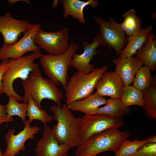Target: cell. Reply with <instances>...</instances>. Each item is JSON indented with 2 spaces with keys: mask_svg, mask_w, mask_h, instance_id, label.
<instances>
[{
  "mask_svg": "<svg viewBox=\"0 0 156 156\" xmlns=\"http://www.w3.org/2000/svg\"><path fill=\"white\" fill-rule=\"evenodd\" d=\"M50 109L57 122L52 129L59 143L70 149L81 145L79 133L80 117H75L65 104L51 105Z\"/></svg>",
  "mask_w": 156,
  "mask_h": 156,
  "instance_id": "cell-1",
  "label": "cell"
},
{
  "mask_svg": "<svg viewBox=\"0 0 156 156\" xmlns=\"http://www.w3.org/2000/svg\"><path fill=\"white\" fill-rule=\"evenodd\" d=\"M21 83L24 90L23 103H28L30 96L40 109L42 101L45 99L53 101L57 105H61L63 98L62 92L51 79L42 77L39 68L31 73L29 78Z\"/></svg>",
  "mask_w": 156,
  "mask_h": 156,
  "instance_id": "cell-2",
  "label": "cell"
},
{
  "mask_svg": "<svg viewBox=\"0 0 156 156\" xmlns=\"http://www.w3.org/2000/svg\"><path fill=\"white\" fill-rule=\"evenodd\" d=\"M131 134L128 131H121L116 128L107 129L89 138L81 145L77 147L75 155L77 156H96L101 153L107 151L115 153Z\"/></svg>",
  "mask_w": 156,
  "mask_h": 156,
  "instance_id": "cell-3",
  "label": "cell"
},
{
  "mask_svg": "<svg viewBox=\"0 0 156 156\" xmlns=\"http://www.w3.org/2000/svg\"><path fill=\"white\" fill-rule=\"evenodd\" d=\"M43 54L41 51L32 52L15 60L10 59L8 67L2 79L3 90L8 96L15 99L18 101H23V97L14 90L13 83L16 79L22 81L27 79L31 73L39 68L34 61Z\"/></svg>",
  "mask_w": 156,
  "mask_h": 156,
  "instance_id": "cell-4",
  "label": "cell"
},
{
  "mask_svg": "<svg viewBox=\"0 0 156 156\" xmlns=\"http://www.w3.org/2000/svg\"><path fill=\"white\" fill-rule=\"evenodd\" d=\"M78 45L72 41L65 52L57 55L43 54L40 57L41 65L48 78L65 90L69 80L68 70L73 55L78 50Z\"/></svg>",
  "mask_w": 156,
  "mask_h": 156,
  "instance_id": "cell-5",
  "label": "cell"
},
{
  "mask_svg": "<svg viewBox=\"0 0 156 156\" xmlns=\"http://www.w3.org/2000/svg\"><path fill=\"white\" fill-rule=\"evenodd\" d=\"M107 69L106 66L103 65L88 74L78 71L74 74L68 80L65 90L66 105L92 94L97 82Z\"/></svg>",
  "mask_w": 156,
  "mask_h": 156,
  "instance_id": "cell-6",
  "label": "cell"
},
{
  "mask_svg": "<svg viewBox=\"0 0 156 156\" xmlns=\"http://www.w3.org/2000/svg\"><path fill=\"white\" fill-rule=\"evenodd\" d=\"M124 125L122 118L107 115H84L80 117L79 133L82 144L94 134L110 128L118 129Z\"/></svg>",
  "mask_w": 156,
  "mask_h": 156,
  "instance_id": "cell-7",
  "label": "cell"
},
{
  "mask_svg": "<svg viewBox=\"0 0 156 156\" xmlns=\"http://www.w3.org/2000/svg\"><path fill=\"white\" fill-rule=\"evenodd\" d=\"M69 29L65 27L55 31H46L40 27L36 32L34 43L40 49L45 50L49 54H62L68 49Z\"/></svg>",
  "mask_w": 156,
  "mask_h": 156,
  "instance_id": "cell-8",
  "label": "cell"
},
{
  "mask_svg": "<svg viewBox=\"0 0 156 156\" xmlns=\"http://www.w3.org/2000/svg\"><path fill=\"white\" fill-rule=\"evenodd\" d=\"M92 18L99 27V33L105 46L109 50L113 49L116 55H119L127 42L120 24L111 16L108 17V21L98 16Z\"/></svg>",
  "mask_w": 156,
  "mask_h": 156,
  "instance_id": "cell-9",
  "label": "cell"
},
{
  "mask_svg": "<svg viewBox=\"0 0 156 156\" xmlns=\"http://www.w3.org/2000/svg\"><path fill=\"white\" fill-rule=\"evenodd\" d=\"M41 27L40 24H33L19 40L10 46H2L0 48V60H15L22 57L29 52L41 51L34 42L36 34Z\"/></svg>",
  "mask_w": 156,
  "mask_h": 156,
  "instance_id": "cell-10",
  "label": "cell"
},
{
  "mask_svg": "<svg viewBox=\"0 0 156 156\" xmlns=\"http://www.w3.org/2000/svg\"><path fill=\"white\" fill-rule=\"evenodd\" d=\"M30 122L26 120L23 129L16 135H14V129H10L5 135L6 148L3 153V156H15L21 151H24L25 143L29 139L35 138V134L41 129L37 125L31 126Z\"/></svg>",
  "mask_w": 156,
  "mask_h": 156,
  "instance_id": "cell-11",
  "label": "cell"
},
{
  "mask_svg": "<svg viewBox=\"0 0 156 156\" xmlns=\"http://www.w3.org/2000/svg\"><path fill=\"white\" fill-rule=\"evenodd\" d=\"M33 25L27 20L14 18L10 11L0 16V33L3 39V46L14 44L21 34L26 32Z\"/></svg>",
  "mask_w": 156,
  "mask_h": 156,
  "instance_id": "cell-12",
  "label": "cell"
},
{
  "mask_svg": "<svg viewBox=\"0 0 156 156\" xmlns=\"http://www.w3.org/2000/svg\"><path fill=\"white\" fill-rule=\"evenodd\" d=\"M83 52L81 54L75 52L73 54L70 62V66L76 68L77 71L84 73L88 74L94 69V64H90V62L94 57L100 53L101 50L96 51L98 48L105 45L99 32L96 34V37L89 43L87 42H83L82 44Z\"/></svg>",
  "mask_w": 156,
  "mask_h": 156,
  "instance_id": "cell-13",
  "label": "cell"
},
{
  "mask_svg": "<svg viewBox=\"0 0 156 156\" xmlns=\"http://www.w3.org/2000/svg\"><path fill=\"white\" fill-rule=\"evenodd\" d=\"M70 149L59 144L52 128L44 125L42 137L38 141L35 150L36 156H68Z\"/></svg>",
  "mask_w": 156,
  "mask_h": 156,
  "instance_id": "cell-14",
  "label": "cell"
},
{
  "mask_svg": "<svg viewBox=\"0 0 156 156\" xmlns=\"http://www.w3.org/2000/svg\"><path fill=\"white\" fill-rule=\"evenodd\" d=\"M124 87L121 79L116 72H106L97 82L95 92L102 96L121 99Z\"/></svg>",
  "mask_w": 156,
  "mask_h": 156,
  "instance_id": "cell-15",
  "label": "cell"
},
{
  "mask_svg": "<svg viewBox=\"0 0 156 156\" xmlns=\"http://www.w3.org/2000/svg\"><path fill=\"white\" fill-rule=\"evenodd\" d=\"M114 71L121 79L124 86L129 85L133 81L135 76L143 66L141 61L134 55L130 57L114 59Z\"/></svg>",
  "mask_w": 156,
  "mask_h": 156,
  "instance_id": "cell-16",
  "label": "cell"
},
{
  "mask_svg": "<svg viewBox=\"0 0 156 156\" xmlns=\"http://www.w3.org/2000/svg\"><path fill=\"white\" fill-rule=\"evenodd\" d=\"M60 3L62 5L64 9L63 13L64 18L70 16L77 20L83 25L86 24V20L83 14V10L88 5L92 8L98 6L99 4L97 0H89L86 1L80 0H61Z\"/></svg>",
  "mask_w": 156,
  "mask_h": 156,
  "instance_id": "cell-17",
  "label": "cell"
},
{
  "mask_svg": "<svg viewBox=\"0 0 156 156\" xmlns=\"http://www.w3.org/2000/svg\"><path fill=\"white\" fill-rule=\"evenodd\" d=\"M107 99L96 93L81 100L74 101L67 105L69 110L83 113L85 115L97 114L99 107L105 105Z\"/></svg>",
  "mask_w": 156,
  "mask_h": 156,
  "instance_id": "cell-18",
  "label": "cell"
},
{
  "mask_svg": "<svg viewBox=\"0 0 156 156\" xmlns=\"http://www.w3.org/2000/svg\"><path fill=\"white\" fill-rule=\"evenodd\" d=\"M153 27L150 26L141 28L131 36L128 37L127 43L118 57L126 58L135 55L146 42Z\"/></svg>",
  "mask_w": 156,
  "mask_h": 156,
  "instance_id": "cell-19",
  "label": "cell"
},
{
  "mask_svg": "<svg viewBox=\"0 0 156 156\" xmlns=\"http://www.w3.org/2000/svg\"><path fill=\"white\" fill-rule=\"evenodd\" d=\"M136 57L144 66L148 67L151 71L156 69V40L152 32L149 34L148 40L143 46L136 53Z\"/></svg>",
  "mask_w": 156,
  "mask_h": 156,
  "instance_id": "cell-20",
  "label": "cell"
},
{
  "mask_svg": "<svg viewBox=\"0 0 156 156\" xmlns=\"http://www.w3.org/2000/svg\"><path fill=\"white\" fill-rule=\"evenodd\" d=\"M131 111L130 108L124 105L120 99L110 98L107 99L104 106L99 108L97 114L122 118L129 114Z\"/></svg>",
  "mask_w": 156,
  "mask_h": 156,
  "instance_id": "cell-21",
  "label": "cell"
},
{
  "mask_svg": "<svg viewBox=\"0 0 156 156\" xmlns=\"http://www.w3.org/2000/svg\"><path fill=\"white\" fill-rule=\"evenodd\" d=\"M144 105L142 107L145 113L149 118L156 120V77H153L148 88L142 91Z\"/></svg>",
  "mask_w": 156,
  "mask_h": 156,
  "instance_id": "cell-22",
  "label": "cell"
},
{
  "mask_svg": "<svg viewBox=\"0 0 156 156\" xmlns=\"http://www.w3.org/2000/svg\"><path fill=\"white\" fill-rule=\"evenodd\" d=\"M150 142H156V135L149 136L141 140L136 139L131 141L127 139L123 142L115 154L116 156H133L144 145Z\"/></svg>",
  "mask_w": 156,
  "mask_h": 156,
  "instance_id": "cell-23",
  "label": "cell"
},
{
  "mask_svg": "<svg viewBox=\"0 0 156 156\" xmlns=\"http://www.w3.org/2000/svg\"><path fill=\"white\" fill-rule=\"evenodd\" d=\"M124 21L120 24V27L128 37L136 33L141 28V19L136 15L135 9H131L122 15Z\"/></svg>",
  "mask_w": 156,
  "mask_h": 156,
  "instance_id": "cell-24",
  "label": "cell"
},
{
  "mask_svg": "<svg viewBox=\"0 0 156 156\" xmlns=\"http://www.w3.org/2000/svg\"><path fill=\"white\" fill-rule=\"evenodd\" d=\"M120 99L127 107L133 105L142 107L144 105L142 91L133 86L124 87Z\"/></svg>",
  "mask_w": 156,
  "mask_h": 156,
  "instance_id": "cell-25",
  "label": "cell"
},
{
  "mask_svg": "<svg viewBox=\"0 0 156 156\" xmlns=\"http://www.w3.org/2000/svg\"><path fill=\"white\" fill-rule=\"evenodd\" d=\"M28 104L27 116L28 117V120L30 123L33 122L34 120H38L41 121L44 125L52 121V116L48 114L45 110L40 108L30 96Z\"/></svg>",
  "mask_w": 156,
  "mask_h": 156,
  "instance_id": "cell-26",
  "label": "cell"
},
{
  "mask_svg": "<svg viewBox=\"0 0 156 156\" xmlns=\"http://www.w3.org/2000/svg\"><path fill=\"white\" fill-rule=\"evenodd\" d=\"M5 105L8 118L12 119V116H17L21 118L24 125L25 123L28 103H19L15 99L9 97L8 102Z\"/></svg>",
  "mask_w": 156,
  "mask_h": 156,
  "instance_id": "cell-27",
  "label": "cell"
},
{
  "mask_svg": "<svg viewBox=\"0 0 156 156\" xmlns=\"http://www.w3.org/2000/svg\"><path fill=\"white\" fill-rule=\"evenodd\" d=\"M150 68L147 66H143L140 68L134 77L133 86L142 91L148 88L153 77Z\"/></svg>",
  "mask_w": 156,
  "mask_h": 156,
  "instance_id": "cell-28",
  "label": "cell"
},
{
  "mask_svg": "<svg viewBox=\"0 0 156 156\" xmlns=\"http://www.w3.org/2000/svg\"><path fill=\"white\" fill-rule=\"evenodd\" d=\"M133 156H156V142L145 144Z\"/></svg>",
  "mask_w": 156,
  "mask_h": 156,
  "instance_id": "cell-29",
  "label": "cell"
},
{
  "mask_svg": "<svg viewBox=\"0 0 156 156\" xmlns=\"http://www.w3.org/2000/svg\"><path fill=\"white\" fill-rule=\"evenodd\" d=\"M9 60L2 61L0 64V96L4 93L3 90L2 79L4 73L8 67Z\"/></svg>",
  "mask_w": 156,
  "mask_h": 156,
  "instance_id": "cell-30",
  "label": "cell"
},
{
  "mask_svg": "<svg viewBox=\"0 0 156 156\" xmlns=\"http://www.w3.org/2000/svg\"><path fill=\"white\" fill-rule=\"evenodd\" d=\"M14 119L8 118L5 105L0 104V125L4 122L8 123L14 121Z\"/></svg>",
  "mask_w": 156,
  "mask_h": 156,
  "instance_id": "cell-31",
  "label": "cell"
},
{
  "mask_svg": "<svg viewBox=\"0 0 156 156\" xmlns=\"http://www.w3.org/2000/svg\"><path fill=\"white\" fill-rule=\"evenodd\" d=\"M18 2H24L26 3L29 4L30 1L28 0H8V3L9 4H12Z\"/></svg>",
  "mask_w": 156,
  "mask_h": 156,
  "instance_id": "cell-32",
  "label": "cell"
},
{
  "mask_svg": "<svg viewBox=\"0 0 156 156\" xmlns=\"http://www.w3.org/2000/svg\"><path fill=\"white\" fill-rule=\"evenodd\" d=\"M58 0H54L52 6L54 8H56L58 4Z\"/></svg>",
  "mask_w": 156,
  "mask_h": 156,
  "instance_id": "cell-33",
  "label": "cell"
},
{
  "mask_svg": "<svg viewBox=\"0 0 156 156\" xmlns=\"http://www.w3.org/2000/svg\"><path fill=\"white\" fill-rule=\"evenodd\" d=\"M0 156H3V153L2 152L1 150V149L0 147Z\"/></svg>",
  "mask_w": 156,
  "mask_h": 156,
  "instance_id": "cell-34",
  "label": "cell"
},
{
  "mask_svg": "<svg viewBox=\"0 0 156 156\" xmlns=\"http://www.w3.org/2000/svg\"><path fill=\"white\" fill-rule=\"evenodd\" d=\"M94 156L91 155H84V156Z\"/></svg>",
  "mask_w": 156,
  "mask_h": 156,
  "instance_id": "cell-35",
  "label": "cell"
}]
</instances>
